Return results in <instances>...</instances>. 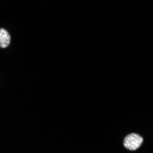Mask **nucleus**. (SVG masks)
Returning a JSON list of instances; mask_svg holds the SVG:
<instances>
[{
    "label": "nucleus",
    "mask_w": 153,
    "mask_h": 153,
    "mask_svg": "<svg viewBox=\"0 0 153 153\" xmlns=\"http://www.w3.org/2000/svg\"><path fill=\"white\" fill-rule=\"evenodd\" d=\"M143 141V137L140 135L132 133L125 137L123 143L126 148L131 150H135L139 148Z\"/></svg>",
    "instance_id": "obj_1"
},
{
    "label": "nucleus",
    "mask_w": 153,
    "mask_h": 153,
    "mask_svg": "<svg viewBox=\"0 0 153 153\" xmlns=\"http://www.w3.org/2000/svg\"><path fill=\"white\" fill-rule=\"evenodd\" d=\"M11 36L9 32L4 28H0V47L5 48L10 43Z\"/></svg>",
    "instance_id": "obj_2"
}]
</instances>
